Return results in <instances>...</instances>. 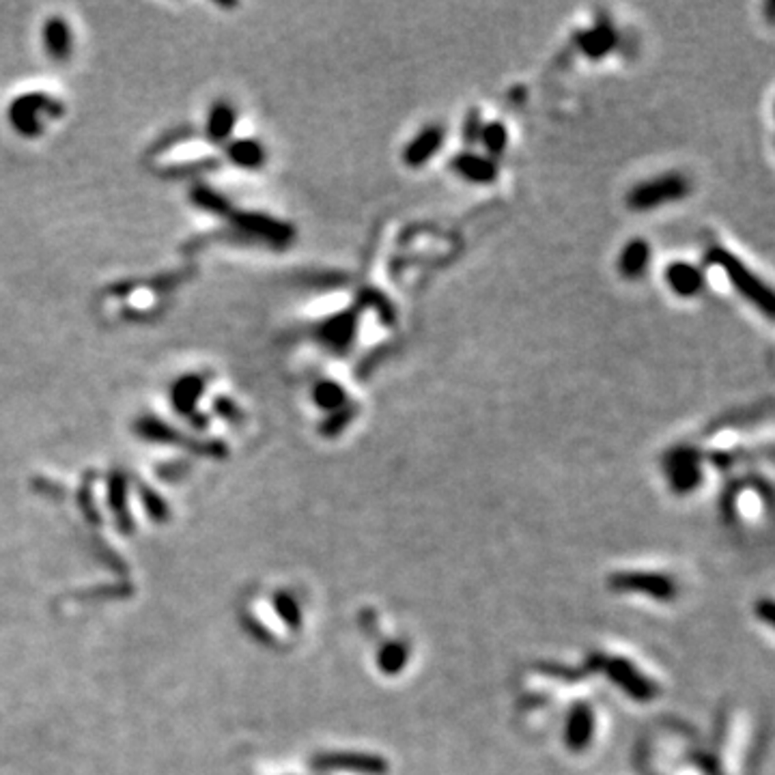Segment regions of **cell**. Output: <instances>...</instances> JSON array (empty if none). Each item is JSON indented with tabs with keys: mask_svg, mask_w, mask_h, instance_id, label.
Here are the masks:
<instances>
[{
	"mask_svg": "<svg viewBox=\"0 0 775 775\" xmlns=\"http://www.w3.org/2000/svg\"><path fill=\"white\" fill-rule=\"evenodd\" d=\"M708 263L722 269L730 285L735 287V289L741 293L748 302H752L762 315L771 317V310H773L771 289H769L765 282H762L752 269L745 266L741 258L730 255V252L724 248H713L711 252H708Z\"/></svg>",
	"mask_w": 775,
	"mask_h": 775,
	"instance_id": "1",
	"label": "cell"
},
{
	"mask_svg": "<svg viewBox=\"0 0 775 775\" xmlns=\"http://www.w3.org/2000/svg\"><path fill=\"white\" fill-rule=\"evenodd\" d=\"M689 194V179L681 173L653 177L648 182L634 185L627 194V205L631 212H653L668 203H676Z\"/></svg>",
	"mask_w": 775,
	"mask_h": 775,
	"instance_id": "2",
	"label": "cell"
},
{
	"mask_svg": "<svg viewBox=\"0 0 775 775\" xmlns=\"http://www.w3.org/2000/svg\"><path fill=\"white\" fill-rule=\"evenodd\" d=\"M444 138H446V131H444L442 125L437 123L426 125V128L420 130L418 134L405 145L403 162L410 168L424 166L426 162L434 160L437 152H440L444 145Z\"/></svg>",
	"mask_w": 775,
	"mask_h": 775,
	"instance_id": "3",
	"label": "cell"
},
{
	"mask_svg": "<svg viewBox=\"0 0 775 775\" xmlns=\"http://www.w3.org/2000/svg\"><path fill=\"white\" fill-rule=\"evenodd\" d=\"M664 280L676 298H696L705 289V274L692 263L675 261L665 267Z\"/></svg>",
	"mask_w": 775,
	"mask_h": 775,
	"instance_id": "4",
	"label": "cell"
},
{
	"mask_svg": "<svg viewBox=\"0 0 775 775\" xmlns=\"http://www.w3.org/2000/svg\"><path fill=\"white\" fill-rule=\"evenodd\" d=\"M450 166H453L456 175L470 183H491L496 182L497 177L496 160H491L489 155H480L474 152L456 153Z\"/></svg>",
	"mask_w": 775,
	"mask_h": 775,
	"instance_id": "5",
	"label": "cell"
},
{
	"mask_svg": "<svg viewBox=\"0 0 775 775\" xmlns=\"http://www.w3.org/2000/svg\"><path fill=\"white\" fill-rule=\"evenodd\" d=\"M580 50L588 58H603L614 50L618 44L616 31L610 22H597L592 28L578 35Z\"/></svg>",
	"mask_w": 775,
	"mask_h": 775,
	"instance_id": "6",
	"label": "cell"
},
{
	"mask_svg": "<svg viewBox=\"0 0 775 775\" xmlns=\"http://www.w3.org/2000/svg\"><path fill=\"white\" fill-rule=\"evenodd\" d=\"M358 332V310H350V312H342V315L334 317V319H330L326 323V328L321 330V339L323 342H328L330 347H334V350L345 351L350 350L353 339H356Z\"/></svg>",
	"mask_w": 775,
	"mask_h": 775,
	"instance_id": "7",
	"label": "cell"
},
{
	"mask_svg": "<svg viewBox=\"0 0 775 775\" xmlns=\"http://www.w3.org/2000/svg\"><path fill=\"white\" fill-rule=\"evenodd\" d=\"M648 263H651V246L646 239H631L618 255V272L623 278L635 280L642 278L646 272Z\"/></svg>",
	"mask_w": 775,
	"mask_h": 775,
	"instance_id": "8",
	"label": "cell"
},
{
	"mask_svg": "<svg viewBox=\"0 0 775 775\" xmlns=\"http://www.w3.org/2000/svg\"><path fill=\"white\" fill-rule=\"evenodd\" d=\"M478 142H483L487 155H489L491 160L497 158V155H502L507 152L508 147V130L504 123L491 121L483 125V131H480Z\"/></svg>",
	"mask_w": 775,
	"mask_h": 775,
	"instance_id": "9",
	"label": "cell"
},
{
	"mask_svg": "<svg viewBox=\"0 0 775 775\" xmlns=\"http://www.w3.org/2000/svg\"><path fill=\"white\" fill-rule=\"evenodd\" d=\"M312 396H315V403L323 407V410H328V412L340 410L342 403L347 401V393L336 382L317 383L315 394H312Z\"/></svg>",
	"mask_w": 775,
	"mask_h": 775,
	"instance_id": "10",
	"label": "cell"
},
{
	"mask_svg": "<svg viewBox=\"0 0 775 775\" xmlns=\"http://www.w3.org/2000/svg\"><path fill=\"white\" fill-rule=\"evenodd\" d=\"M46 46H47V52H50L52 57H57V58H65V57H68L69 35H68V26H65V24L61 20L47 22V26H46Z\"/></svg>",
	"mask_w": 775,
	"mask_h": 775,
	"instance_id": "11",
	"label": "cell"
},
{
	"mask_svg": "<svg viewBox=\"0 0 775 775\" xmlns=\"http://www.w3.org/2000/svg\"><path fill=\"white\" fill-rule=\"evenodd\" d=\"M231 158L236 160L239 166L255 168V166L263 164V160H266V152H263V147L258 145V142L242 141V142H237V145H233Z\"/></svg>",
	"mask_w": 775,
	"mask_h": 775,
	"instance_id": "12",
	"label": "cell"
},
{
	"mask_svg": "<svg viewBox=\"0 0 775 775\" xmlns=\"http://www.w3.org/2000/svg\"><path fill=\"white\" fill-rule=\"evenodd\" d=\"M231 130H233L231 108L226 106L215 108V110L212 112V121H209V131H212V136H215L220 141V138H226Z\"/></svg>",
	"mask_w": 775,
	"mask_h": 775,
	"instance_id": "13",
	"label": "cell"
},
{
	"mask_svg": "<svg viewBox=\"0 0 775 775\" xmlns=\"http://www.w3.org/2000/svg\"><path fill=\"white\" fill-rule=\"evenodd\" d=\"M483 119H480V114L477 112V110H472L470 114H467L466 117V121H464V130H461V136H464V142L466 145H477L478 142V138H480V131H483Z\"/></svg>",
	"mask_w": 775,
	"mask_h": 775,
	"instance_id": "14",
	"label": "cell"
}]
</instances>
